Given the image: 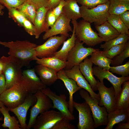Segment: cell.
I'll use <instances>...</instances> for the list:
<instances>
[{
	"label": "cell",
	"instance_id": "6da1fadb",
	"mask_svg": "<svg viewBox=\"0 0 129 129\" xmlns=\"http://www.w3.org/2000/svg\"><path fill=\"white\" fill-rule=\"evenodd\" d=\"M0 44L9 49L8 53L11 56L17 59L23 66L30 67V63L37 58L35 48L37 45L27 40L2 42Z\"/></svg>",
	"mask_w": 129,
	"mask_h": 129
},
{
	"label": "cell",
	"instance_id": "7a4b0ae2",
	"mask_svg": "<svg viewBox=\"0 0 129 129\" xmlns=\"http://www.w3.org/2000/svg\"><path fill=\"white\" fill-rule=\"evenodd\" d=\"M1 58L5 63L3 73L5 79L6 89L15 84L21 83L22 74V69L23 66L20 62L10 55L8 57L3 56Z\"/></svg>",
	"mask_w": 129,
	"mask_h": 129
},
{
	"label": "cell",
	"instance_id": "3957f363",
	"mask_svg": "<svg viewBox=\"0 0 129 129\" xmlns=\"http://www.w3.org/2000/svg\"><path fill=\"white\" fill-rule=\"evenodd\" d=\"M75 25V34L78 39L89 46H94L103 41L98 33L92 28L91 23L84 20L78 22L74 20Z\"/></svg>",
	"mask_w": 129,
	"mask_h": 129
},
{
	"label": "cell",
	"instance_id": "277c9868",
	"mask_svg": "<svg viewBox=\"0 0 129 129\" xmlns=\"http://www.w3.org/2000/svg\"><path fill=\"white\" fill-rule=\"evenodd\" d=\"M109 4V1L91 8L81 6L80 7L81 17L91 23H93L95 26L101 25L107 21L110 15L108 12Z\"/></svg>",
	"mask_w": 129,
	"mask_h": 129
},
{
	"label": "cell",
	"instance_id": "5b68a950",
	"mask_svg": "<svg viewBox=\"0 0 129 129\" xmlns=\"http://www.w3.org/2000/svg\"><path fill=\"white\" fill-rule=\"evenodd\" d=\"M28 94L21 83L6 89L0 95V100L5 107L13 108L22 103Z\"/></svg>",
	"mask_w": 129,
	"mask_h": 129
},
{
	"label": "cell",
	"instance_id": "8992f818",
	"mask_svg": "<svg viewBox=\"0 0 129 129\" xmlns=\"http://www.w3.org/2000/svg\"><path fill=\"white\" fill-rule=\"evenodd\" d=\"M79 94L89 106L94 122V128L102 125L107 126L108 123V113L105 107L100 106L85 89L80 90Z\"/></svg>",
	"mask_w": 129,
	"mask_h": 129
},
{
	"label": "cell",
	"instance_id": "52a82bcc",
	"mask_svg": "<svg viewBox=\"0 0 129 129\" xmlns=\"http://www.w3.org/2000/svg\"><path fill=\"white\" fill-rule=\"evenodd\" d=\"M84 43L76 38L75 45L69 54L64 70L70 69L75 65H79L85 58L97 49L85 47Z\"/></svg>",
	"mask_w": 129,
	"mask_h": 129
},
{
	"label": "cell",
	"instance_id": "ba28073f",
	"mask_svg": "<svg viewBox=\"0 0 129 129\" xmlns=\"http://www.w3.org/2000/svg\"><path fill=\"white\" fill-rule=\"evenodd\" d=\"M33 94L36 98L37 100L30 109L29 120L26 129H30L33 128L36 119L39 115L53 108L51 100L41 90Z\"/></svg>",
	"mask_w": 129,
	"mask_h": 129
},
{
	"label": "cell",
	"instance_id": "9c48e42d",
	"mask_svg": "<svg viewBox=\"0 0 129 129\" xmlns=\"http://www.w3.org/2000/svg\"><path fill=\"white\" fill-rule=\"evenodd\" d=\"M41 91L51 100L53 104L52 108L58 109L63 114L64 118L70 121L75 119L74 116L69 109L68 102L66 101L67 97L64 94L58 95L49 87H46Z\"/></svg>",
	"mask_w": 129,
	"mask_h": 129
},
{
	"label": "cell",
	"instance_id": "30bf717a",
	"mask_svg": "<svg viewBox=\"0 0 129 129\" xmlns=\"http://www.w3.org/2000/svg\"><path fill=\"white\" fill-rule=\"evenodd\" d=\"M67 38L63 35L52 36L43 44L37 45L35 50L37 57L42 58L52 56Z\"/></svg>",
	"mask_w": 129,
	"mask_h": 129
},
{
	"label": "cell",
	"instance_id": "8fae6325",
	"mask_svg": "<svg viewBox=\"0 0 129 129\" xmlns=\"http://www.w3.org/2000/svg\"><path fill=\"white\" fill-rule=\"evenodd\" d=\"M97 87L100 97L99 105L105 107L108 113L115 110L116 98L113 87H107L104 85V83L97 80Z\"/></svg>",
	"mask_w": 129,
	"mask_h": 129
},
{
	"label": "cell",
	"instance_id": "7c38bea8",
	"mask_svg": "<svg viewBox=\"0 0 129 129\" xmlns=\"http://www.w3.org/2000/svg\"><path fill=\"white\" fill-rule=\"evenodd\" d=\"M21 84L28 93L32 94L47 87L36 75L34 68L23 71Z\"/></svg>",
	"mask_w": 129,
	"mask_h": 129
},
{
	"label": "cell",
	"instance_id": "4fadbf2b",
	"mask_svg": "<svg viewBox=\"0 0 129 129\" xmlns=\"http://www.w3.org/2000/svg\"><path fill=\"white\" fill-rule=\"evenodd\" d=\"M65 73L68 78L74 80L81 89L87 91L92 98L99 104L100 97L98 93H95L88 81L81 73L79 65H75L71 69L64 70Z\"/></svg>",
	"mask_w": 129,
	"mask_h": 129
},
{
	"label": "cell",
	"instance_id": "5bb4252c",
	"mask_svg": "<svg viewBox=\"0 0 129 129\" xmlns=\"http://www.w3.org/2000/svg\"><path fill=\"white\" fill-rule=\"evenodd\" d=\"M63 118L60 112L48 110L37 116L33 128L34 129H52L56 123Z\"/></svg>",
	"mask_w": 129,
	"mask_h": 129
},
{
	"label": "cell",
	"instance_id": "9a60e30c",
	"mask_svg": "<svg viewBox=\"0 0 129 129\" xmlns=\"http://www.w3.org/2000/svg\"><path fill=\"white\" fill-rule=\"evenodd\" d=\"M71 20L63 12L57 19L52 27L45 32L43 36V39L46 40L58 34L69 37L68 32H72L73 31L70 24Z\"/></svg>",
	"mask_w": 129,
	"mask_h": 129
},
{
	"label": "cell",
	"instance_id": "2e32d148",
	"mask_svg": "<svg viewBox=\"0 0 129 129\" xmlns=\"http://www.w3.org/2000/svg\"><path fill=\"white\" fill-rule=\"evenodd\" d=\"M92 68L93 75L97 77L100 82L104 83V79H106L112 84L116 98L121 89L122 84L125 81L129 80V76L118 77L109 70L103 69L98 66H94Z\"/></svg>",
	"mask_w": 129,
	"mask_h": 129
},
{
	"label": "cell",
	"instance_id": "e0dca14e",
	"mask_svg": "<svg viewBox=\"0 0 129 129\" xmlns=\"http://www.w3.org/2000/svg\"><path fill=\"white\" fill-rule=\"evenodd\" d=\"M73 106L79 113L78 129H94V122L88 104L85 102L80 103L74 101Z\"/></svg>",
	"mask_w": 129,
	"mask_h": 129
},
{
	"label": "cell",
	"instance_id": "ac0fdd59",
	"mask_svg": "<svg viewBox=\"0 0 129 129\" xmlns=\"http://www.w3.org/2000/svg\"><path fill=\"white\" fill-rule=\"evenodd\" d=\"M37 99L33 94L28 93L24 101L15 108H9V111L15 114L19 121L21 129H26V117L29 108L36 103Z\"/></svg>",
	"mask_w": 129,
	"mask_h": 129
},
{
	"label": "cell",
	"instance_id": "d6986e66",
	"mask_svg": "<svg viewBox=\"0 0 129 129\" xmlns=\"http://www.w3.org/2000/svg\"><path fill=\"white\" fill-rule=\"evenodd\" d=\"M57 74L58 79L60 80L63 82L69 92V98L68 102V108L70 112L73 114L74 109L73 95L81 88L77 85L74 80L67 76L64 69L58 72Z\"/></svg>",
	"mask_w": 129,
	"mask_h": 129
},
{
	"label": "cell",
	"instance_id": "ffe728a7",
	"mask_svg": "<svg viewBox=\"0 0 129 129\" xmlns=\"http://www.w3.org/2000/svg\"><path fill=\"white\" fill-rule=\"evenodd\" d=\"M41 81L46 86H50L58 79L57 72L52 68L38 64L34 68Z\"/></svg>",
	"mask_w": 129,
	"mask_h": 129
},
{
	"label": "cell",
	"instance_id": "44dd1931",
	"mask_svg": "<svg viewBox=\"0 0 129 129\" xmlns=\"http://www.w3.org/2000/svg\"><path fill=\"white\" fill-rule=\"evenodd\" d=\"M48 9V7H42L37 10L33 24L35 30V36L36 39L39 38L42 33L48 29L46 20V15Z\"/></svg>",
	"mask_w": 129,
	"mask_h": 129
},
{
	"label": "cell",
	"instance_id": "7402d4cb",
	"mask_svg": "<svg viewBox=\"0 0 129 129\" xmlns=\"http://www.w3.org/2000/svg\"><path fill=\"white\" fill-rule=\"evenodd\" d=\"M93 63L87 57L79 64L80 70L94 91L97 90V80L94 76L92 66Z\"/></svg>",
	"mask_w": 129,
	"mask_h": 129
},
{
	"label": "cell",
	"instance_id": "603a6c76",
	"mask_svg": "<svg viewBox=\"0 0 129 129\" xmlns=\"http://www.w3.org/2000/svg\"><path fill=\"white\" fill-rule=\"evenodd\" d=\"M108 123L105 129H112L114 125L121 122L129 121V108L114 111L108 113Z\"/></svg>",
	"mask_w": 129,
	"mask_h": 129
},
{
	"label": "cell",
	"instance_id": "cb8c5ba5",
	"mask_svg": "<svg viewBox=\"0 0 129 129\" xmlns=\"http://www.w3.org/2000/svg\"><path fill=\"white\" fill-rule=\"evenodd\" d=\"M73 25L72 34L71 37L63 43V46L59 51H56L53 56L55 57L62 60L66 61L69 54L74 46L76 38L75 34V25L74 21L72 20Z\"/></svg>",
	"mask_w": 129,
	"mask_h": 129
},
{
	"label": "cell",
	"instance_id": "d4e9b609",
	"mask_svg": "<svg viewBox=\"0 0 129 129\" xmlns=\"http://www.w3.org/2000/svg\"><path fill=\"white\" fill-rule=\"evenodd\" d=\"M98 35L103 41L108 42L118 37L121 34L107 21L101 25L95 26Z\"/></svg>",
	"mask_w": 129,
	"mask_h": 129
},
{
	"label": "cell",
	"instance_id": "484cf974",
	"mask_svg": "<svg viewBox=\"0 0 129 129\" xmlns=\"http://www.w3.org/2000/svg\"><path fill=\"white\" fill-rule=\"evenodd\" d=\"M122 87L116 98L115 110L129 108V81L122 84Z\"/></svg>",
	"mask_w": 129,
	"mask_h": 129
},
{
	"label": "cell",
	"instance_id": "4316f807",
	"mask_svg": "<svg viewBox=\"0 0 129 129\" xmlns=\"http://www.w3.org/2000/svg\"><path fill=\"white\" fill-rule=\"evenodd\" d=\"M36 63L53 69L58 72L64 68L66 61H63L52 56L42 58H37Z\"/></svg>",
	"mask_w": 129,
	"mask_h": 129
},
{
	"label": "cell",
	"instance_id": "83f0119b",
	"mask_svg": "<svg viewBox=\"0 0 129 129\" xmlns=\"http://www.w3.org/2000/svg\"><path fill=\"white\" fill-rule=\"evenodd\" d=\"M76 0H65L63 12L66 16L72 20H77L81 17L80 7Z\"/></svg>",
	"mask_w": 129,
	"mask_h": 129
},
{
	"label": "cell",
	"instance_id": "f1b7e54d",
	"mask_svg": "<svg viewBox=\"0 0 129 129\" xmlns=\"http://www.w3.org/2000/svg\"><path fill=\"white\" fill-rule=\"evenodd\" d=\"M90 59L93 64L103 69L108 70H109L112 59L104 56L102 54V51L97 49L92 53Z\"/></svg>",
	"mask_w": 129,
	"mask_h": 129
},
{
	"label": "cell",
	"instance_id": "f546056e",
	"mask_svg": "<svg viewBox=\"0 0 129 129\" xmlns=\"http://www.w3.org/2000/svg\"><path fill=\"white\" fill-rule=\"evenodd\" d=\"M8 108L5 106L0 109V112L4 117V123L2 126L4 128L9 129H21L18 120L15 116H11L9 113Z\"/></svg>",
	"mask_w": 129,
	"mask_h": 129
},
{
	"label": "cell",
	"instance_id": "4dcf8cb0",
	"mask_svg": "<svg viewBox=\"0 0 129 129\" xmlns=\"http://www.w3.org/2000/svg\"><path fill=\"white\" fill-rule=\"evenodd\" d=\"M108 12L110 15L119 16L124 11L129 10V1L126 0H109Z\"/></svg>",
	"mask_w": 129,
	"mask_h": 129
},
{
	"label": "cell",
	"instance_id": "1f68e13d",
	"mask_svg": "<svg viewBox=\"0 0 129 129\" xmlns=\"http://www.w3.org/2000/svg\"><path fill=\"white\" fill-rule=\"evenodd\" d=\"M15 8L21 12L26 18L33 24L38 9L32 4L27 0Z\"/></svg>",
	"mask_w": 129,
	"mask_h": 129
},
{
	"label": "cell",
	"instance_id": "d6a6232c",
	"mask_svg": "<svg viewBox=\"0 0 129 129\" xmlns=\"http://www.w3.org/2000/svg\"><path fill=\"white\" fill-rule=\"evenodd\" d=\"M107 21L121 34L129 35V29L123 22L119 16L109 15Z\"/></svg>",
	"mask_w": 129,
	"mask_h": 129
},
{
	"label": "cell",
	"instance_id": "836d02e7",
	"mask_svg": "<svg viewBox=\"0 0 129 129\" xmlns=\"http://www.w3.org/2000/svg\"><path fill=\"white\" fill-rule=\"evenodd\" d=\"M129 39V35L120 34L116 38L101 44L100 48H103V51L108 50L114 46L127 42Z\"/></svg>",
	"mask_w": 129,
	"mask_h": 129
},
{
	"label": "cell",
	"instance_id": "e575fe53",
	"mask_svg": "<svg viewBox=\"0 0 129 129\" xmlns=\"http://www.w3.org/2000/svg\"><path fill=\"white\" fill-rule=\"evenodd\" d=\"M128 41L126 43L114 46L108 50L102 51V53L106 57L112 59L123 50L126 46Z\"/></svg>",
	"mask_w": 129,
	"mask_h": 129
},
{
	"label": "cell",
	"instance_id": "d590c367",
	"mask_svg": "<svg viewBox=\"0 0 129 129\" xmlns=\"http://www.w3.org/2000/svg\"><path fill=\"white\" fill-rule=\"evenodd\" d=\"M129 57V42L123 50L119 54L113 58L111 63L112 66L121 65L124 60Z\"/></svg>",
	"mask_w": 129,
	"mask_h": 129
},
{
	"label": "cell",
	"instance_id": "8d00e7d4",
	"mask_svg": "<svg viewBox=\"0 0 129 129\" xmlns=\"http://www.w3.org/2000/svg\"><path fill=\"white\" fill-rule=\"evenodd\" d=\"M7 8L8 11L9 17L12 18L18 25L23 26V22L26 18L24 16L15 8Z\"/></svg>",
	"mask_w": 129,
	"mask_h": 129
},
{
	"label": "cell",
	"instance_id": "74e56055",
	"mask_svg": "<svg viewBox=\"0 0 129 129\" xmlns=\"http://www.w3.org/2000/svg\"><path fill=\"white\" fill-rule=\"evenodd\" d=\"M109 70L112 73L121 75L122 77L129 76V61L123 65L111 66Z\"/></svg>",
	"mask_w": 129,
	"mask_h": 129
},
{
	"label": "cell",
	"instance_id": "f35d334b",
	"mask_svg": "<svg viewBox=\"0 0 129 129\" xmlns=\"http://www.w3.org/2000/svg\"><path fill=\"white\" fill-rule=\"evenodd\" d=\"M81 6L91 8L97 5L108 2L109 0H76Z\"/></svg>",
	"mask_w": 129,
	"mask_h": 129
},
{
	"label": "cell",
	"instance_id": "ab89813d",
	"mask_svg": "<svg viewBox=\"0 0 129 129\" xmlns=\"http://www.w3.org/2000/svg\"><path fill=\"white\" fill-rule=\"evenodd\" d=\"M68 120L64 118L59 120L54 126L52 129H75V127L71 124Z\"/></svg>",
	"mask_w": 129,
	"mask_h": 129
},
{
	"label": "cell",
	"instance_id": "60d3db41",
	"mask_svg": "<svg viewBox=\"0 0 129 129\" xmlns=\"http://www.w3.org/2000/svg\"><path fill=\"white\" fill-rule=\"evenodd\" d=\"M27 0H0V4L8 8H16Z\"/></svg>",
	"mask_w": 129,
	"mask_h": 129
},
{
	"label": "cell",
	"instance_id": "b9f144b4",
	"mask_svg": "<svg viewBox=\"0 0 129 129\" xmlns=\"http://www.w3.org/2000/svg\"><path fill=\"white\" fill-rule=\"evenodd\" d=\"M56 20L55 16L53 12L52 9H48L46 15V20L48 29L50 27L51 28L52 27Z\"/></svg>",
	"mask_w": 129,
	"mask_h": 129
},
{
	"label": "cell",
	"instance_id": "7bdbcfd3",
	"mask_svg": "<svg viewBox=\"0 0 129 129\" xmlns=\"http://www.w3.org/2000/svg\"><path fill=\"white\" fill-rule=\"evenodd\" d=\"M22 27L29 35L35 36V30L34 26L32 22L26 18H25L23 22Z\"/></svg>",
	"mask_w": 129,
	"mask_h": 129
},
{
	"label": "cell",
	"instance_id": "ee69618b",
	"mask_svg": "<svg viewBox=\"0 0 129 129\" xmlns=\"http://www.w3.org/2000/svg\"><path fill=\"white\" fill-rule=\"evenodd\" d=\"M65 0H60L59 4L56 7L52 9L53 12L57 19L63 13V8L64 5Z\"/></svg>",
	"mask_w": 129,
	"mask_h": 129
},
{
	"label": "cell",
	"instance_id": "f6af8a7d",
	"mask_svg": "<svg viewBox=\"0 0 129 129\" xmlns=\"http://www.w3.org/2000/svg\"><path fill=\"white\" fill-rule=\"evenodd\" d=\"M29 1L38 9L42 7H48L49 0H27Z\"/></svg>",
	"mask_w": 129,
	"mask_h": 129
},
{
	"label": "cell",
	"instance_id": "bcb514c9",
	"mask_svg": "<svg viewBox=\"0 0 129 129\" xmlns=\"http://www.w3.org/2000/svg\"><path fill=\"white\" fill-rule=\"evenodd\" d=\"M124 24L129 29V10L126 11L119 15Z\"/></svg>",
	"mask_w": 129,
	"mask_h": 129
},
{
	"label": "cell",
	"instance_id": "7dc6e473",
	"mask_svg": "<svg viewBox=\"0 0 129 129\" xmlns=\"http://www.w3.org/2000/svg\"><path fill=\"white\" fill-rule=\"evenodd\" d=\"M6 89L5 79L3 73L0 75V95Z\"/></svg>",
	"mask_w": 129,
	"mask_h": 129
},
{
	"label": "cell",
	"instance_id": "c3c4849f",
	"mask_svg": "<svg viewBox=\"0 0 129 129\" xmlns=\"http://www.w3.org/2000/svg\"><path fill=\"white\" fill-rule=\"evenodd\" d=\"M60 0H49L48 6V9H52L56 7L59 4Z\"/></svg>",
	"mask_w": 129,
	"mask_h": 129
},
{
	"label": "cell",
	"instance_id": "681fc988",
	"mask_svg": "<svg viewBox=\"0 0 129 129\" xmlns=\"http://www.w3.org/2000/svg\"><path fill=\"white\" fill-rule=\"evenodd\" d=\"M116 127L117 129H129V121L126 123L120 122Z\"/></svg>",
	"mask_w": 129,
	"mask_h": 129
},
{
	"label": "cell",
	"instance_id": "f907efd6",
	"mask_svg": "<svg viewBox=\"0 0 129 129\" xmlns=\"http://www.w3.org/2000/svg\"><path fill=\"white\" fill-rule=\"evenodd\" d=\"M5 65V63L3 60L0 58V72H3Z\"/></svg>",
	"mask_w": 129,
	"mask_h": 129
},
{
	"label": "cell",
	"instance_id": "816d5d0a",
	"mask_svg": "<svg viewBox=\"0 0 129 129\" xmlns=\"http://www.w3.org/2000/svg\"><path fill=\"white\" fill-rule=\"evenodd\" d=\"M4 6L0 4V15H2L3 13L2 10L4 8Z\"/></svg>",
	"mask_w": 129,
	"mask_h": 129
},
{
	"label": "cell",
	"instance_id": "f5cc1de1",
	"mask_svg": "<svg viewBox=\"0 0 129 129\" xmlns=\"http://www.w3.org/2000/svg\"><path fill=\"white\" fill-rule=\"evenodd\" d=\"M4 106L3 105V104L1 102L0 100V109L2 107ZM0 113H1L0 112Z\"/></svg>",
	"mask_w": 129,
	"mask_h": 129
},
{
	"label": "cell",
	"instance_id": "db71d44e",
	"mask_svg": "<svg viewBox=\"0 0 129 129\" xmlns=\"http://www.w3.org/2000/svg\"><path fill=\"white\" fill-rule=\"evenodd\" d=\"M3 120V118L2 117H0V121H2ZM1 127V124L0 123V127Z\"/></svg>",
	"mask_w": 129,
	"mask_h": 129
},
{
	"label": "cell",
	"instance_id": "11a10c76",
	"mask_svg": "<svg viewBox=\"0 0 129 129\" xmlns=\"http://www.w3.org/2000/svg\"><path fill=\"white\" fill-rule=\"evenodd\" d=\"M3 73V72H0V75Z\"/></svg>",
	"mask_w": 129,
	"mask_h": 129
},
{
	"label": "cell",
	"instance_id": "9f6ffc18",
	"mask_svg": "<svg viewBox=\"0 0 129 129\" xmlns=\"http://www.w3.org/2000/svg\"><path fill=\"white\" fill-rule=\"evenodd\" d=\"M128 0V1H129V0Z\"/></svg>",
	"mask_w": 129,
	"mask_h": 129
},
{
	"label": "cell",
	"instance_id": "6f0895ef",
	"mask_svg": "<svg viewBox=\"0 0 129 129\" xmlns=\"http://www.w3.org/2000/svg\"></svg>",
	"mask_w": 129,
	"mask_h": 129
}]
</instances>
